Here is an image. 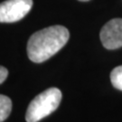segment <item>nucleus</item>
<instances>
[{"instance_id": "nucleus-1", "label": "nucleus", "mask_w": 122, "mask_h": 122, "mask_svg": "<svg viewBox=\"0 0 122 122\" xmlns=\"http://www.w3.org/2000/svg\"><path fill=\"white\" fill-rule=\"evenodd\" d=\"M69 38V31L62 25H52L37 31L28 40V57L36 63L44 62L59 52Z\"/></svg>"}, {"instance_id": "nucleus-2", "label": "nucleus", "mask_w": 122, "mask_h": 122, "mask_svg": "<svg viewBox=\"0 0 122 122\" xmlns=\"http://www.w3.org/2000/svg\"><path fill=\"white\" fill-rule=\"evenodd\" d=\"M61 97V91L57 88H50L38 94L27 108L26 122H38L52 113L59 107Z\"/></svg>"}, {"instance_id": "nucleus-3", "label": "nucleus", "mask_w": 122, "mask_h": 122, "mask_svg": "<svg viewBox=\"0 0 122 122\" xmlns=\"http://www.w3.org/2000/svg\"><path fill=\"white\" fill-rule=\"evenodd\" d=\"M33 0H6L0 4V23L17 22L29 13Z\"/></svg>"}, {"instance_id": "nucleus-4", "label": "nucleus", "mask_w": 122, "mask_h": 122, "mask_svg": "<svg viewBox=\"0 0 122 122\" xmlns=\"http://www.w3.org/2000/svg\"><path fill=\"white\" fill-rule=\"evenodd\" d=\"M100 40L105 48L114 50L122 47V18H114L100 31Z\"/></svg>"}, {"instance_id": "nucleus-5", "label": "nucleus", "mask_w": 122, "mask_h": 122, "mask_svg": "<svg viewBox=\"0 0 122 122\" xmlns=\"http://www.w3.org/2000/svg\"><path fill=\"white\" fill-rule=\"evenodd\" d=\"M12 110V101L7 96L0 94V122L8 118Z\"/></svg>"}, {"instance_id": "nucleus-6", "label": "nucleus", "mask_w": 122, "mask_h": 122, "mask_svg": "<svg viewBox=\"0 0 122 122\" xmlns=\"http://www.w3.org/2000/svg\"><path fill=\"white\" fill-rule=\"evenodd\" d=\"M110 81L116 89L122 91V65L114 68L110 73Z\"/></svg>"}, {"instance_id": "nucleus-7", "label": "nucleus", "mask_w": 122, "mask_h": 122, "mask_svg": "<svg viewBox=\"0 0 122 122\" xmlns=\"http://www.w3.org/2000/svg\"><path fill=\"white\" fill-rule=\"evenodd\" d=\"M8 75V71L6 68L3 66H0V84L3 83L5 81V79Z\"/></svg>"}, {"instance_id": "nucleus-8", "label": "nucleus", "mask_w": 122, "mask_h": 122, "mask_svg": "<svg viewBox=\"0 0 122 122\" xmlns=\"http://www.w3.org/2000/svg\"><path fill=\"white\" fill-rule=\"evenodd\" d=\"M79 1H81V2H86V1H90V0H79Z\"/></svg>"}]
</instances>
